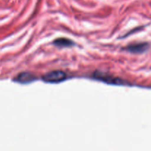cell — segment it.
<instances>
[{
    "label": "cell",
    "instance_id": "1",
    "mask_svg": "<svg viewBox=\"0 0 151 151\" xmlns=\"http://www.w3.org/2000/svg\"><path fill=\"white\" fill-rule=\"evenodd\" d=\"M66 74L63 71H52L46 74L42 78L43 81L47 83H60L66 79Z\"/></svg>",
    "mask_w": 151,
    "mask_h": 151
},
{
    "label": "cell",
    "instance_id": "2",
    "mask_svg": "<svg viewBox=\"0 0 151 151\" xmlns=\"http://www.w3.org/2000/svg\"><path fill=\"white\" fill-rule=\"evenodd\" d=\"M149 48V44L146 42L137 43V44H131L128 46L126 50L128 52L132 53H136V54H139V53H143L147 51Z\"/></svg>",
    "mask_w": 151,
    "mask_h": 151
},
{
    "label": "cell",
    "instance_id": "3",
    "mask_svg": "<svg viewBox=\"0 0 151 151\" xmlns=\"http://www.w3.org/2000/svg\"><path fill=\"white\" fill-rule=\"evenodd\" d=\"M34 79H35V77H34L33 75L28 73V72H23V73L19 74L16 77L15 81L21 83H27L33 81Z\"/></svg>",
    "mask_w": 151,
    "mask_h": 151
},
{
    "label": "cell",
    "instance_id": "4",
    "mask_svg": "<svg viewBox=\"0 0 151 151\" xmlns=\"http://www.w3.org/2000/svg\"><path fill=\"white\" fill-rule=\"evenodd\" d=\"M53 44L59 47H69L74 46L75 43L72 41H71V40L68 39V38H57V39L53 42Z\"/></svg>",
    "mask_w": 151,
    "mask_h": 151
}]
</instances>
